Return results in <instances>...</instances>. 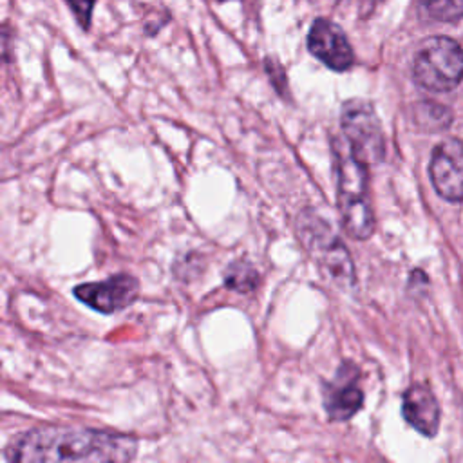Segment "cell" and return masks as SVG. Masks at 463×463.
<instances>
[{
	"mask_svg": "<svg viewBox=\"0 0 463 463\" xmlns=\"http://www.w3.org/2000/svg\"><path fill=\"white\" fill-rule=\"evenodd\" d=\"M136 450V439L125 434L52 425L36 427L13 438L4 458L16 463L128 461Z\"/></svg>",
	"mask_w": 463,
	"mask_h": 463,
	"instance_id": "obj_1",
	"label": "cell"
},
{
	"mask_svg": "<svg viewBox=\"0 0 463 463\" xmlns=\"http://www.w3.org/2000/svg\"><path fill=\"white\" fill-rule=\"evenodd\" d=\"M336 172V206L340 221L349 237L369 239L374 230V213L369 197L367 165L356 159L345 139L333 137Z\"/></svg>",
	"mask_w": 463,
	"mask_h": 463,
	"instance_id": "obj_2",
	"label": "cell"
},
{
	"mask_svg": "<svg viewBox=\"0 0 463 463\" xmlns=\"http://www.w3.org/2000/svg\"><path fill=\"white\" fill-rule=\"evenodd\" d=\"M412 76L427 90H452L463 80V49L445 36L427 40L414 58Z\"/></svg>",
	"mask_w": 463,
	"mask_h": 463,
	"instance_id": "obj_3",
	"label": "cell"
},
{
	"mask_svg": "<svg viewBox=\"0 0 463 463\" xmlns=\"http://www.w3.org/2000/svg\"><path fill=\"white\" fill-rule=\"evenodd\" d=\"M340 127L344 139L356 159L367 166L383 159V134L371 103L364 99L345 101L340 112Z\"/></svg>",
	"mask_w": 463,
	"mask_h": 463,
	"instance_id": "obj_4",
	"label": "cell"
},
{
	"mask_svg": "<svg viewBox=\"0 0 463 463\" xmlns=\"http://www.w3.org/2000/svg\"><path fill=\"white\" fill-rule=\"evenodd\" d=\"M298 233L336 284L349 288L354 282V266L349 251L320 217L315 215V219H309L307 212L302 213Z\"/></svg>",
	"mask_w": 463,
	"mask_h": 463,
	"instance_id": "obj_5",
	"label": "cell"
},
{
	"mask_svg": "<svg viewBox=\"0 0 463 463\" xmlns=\"http://www.w3.org/2000/svg\"><path fill=\"white\" fill-rule=\"evenodd\" d=\"M72 293L90 309L110 315L128 307L139 297V280L130 273H118L105 280L78 284Z\"/></svg>",
	"mask_w": 463,
	"mask_h": 463,
	"instance_id": "obj_6",
	"label": "cell"
},
{
	"mask_svg": "<svg viewBox=\"0 0 463 463\" xmlns=\"http://www.w3.org/2000/svg\"><path fill=\"white\" fill-rule=\"evenodd\" d=\"M324 409L333 421H347L351 420L364 403V391L360 387V369L344 362L335 376L324 385L322 391Z\"/></svg>",
	"mask_w": 463,
	"mask_h": 463,
	"instance_id": "obj_7",
	"label": "cell"
},
{
	"mask_svg": "<svg viewBox=\"0 0 463 463\" xmlns=\"http://www.w3.org/2000/svg\"><path fill=\"white\" fill-rule=\"evenodd\" d=\"M430 181L447 201L463 199V139L441 141L430 157Z\"/></svg>",
	"mask_w": 463,
	"mask_h": 463,
	"instance_id": "obj_8",
	"label": "cell"
},
{
	"mask_svg": "<svg viewBox=\"0 0 463 463\" xmlns=\"http://www.w3.org/2000/svg\"><path fill=\"white\" fill-rule=\"evenodd\" d=\"M307 49L324 65L338 72L347 71L354 61L353 47L344 31L326 18L313 22L307 34Z\"/></svg>",
	"mask_w": 463,
	"mask_h": 463,
	"instance_id": "obj_9",
	"label": "cell"
},
{
	"mask_svg": "<svg viewBox=\"0 0 463 463\" xmlns=\"http://www.w3.org/2000/svg\"><path fill=\"white\" fill-rule=\"evenodd\" d=\"M402 414L423 436H434L439 425V407L425 383H412L403 392Z\"/></svg>",
	"mask_w": 463,
	"mask_h": 463,
	"instance_id": "obj_10",
	"label": "cell"
},
{
	"mask_svg": "<svg viewBox=\"0 0 463 463\" xmlns=\"http://www.w3.org/2000/svg\"><path fill=\"white\" fill-rule=\"evenodd\" d=\"M259 273L257 269L246 262V260H237L232 262L226 271H224V284L239 293L253 291L259 286Z\"/></svg>",
	"mask_w": 463,
	"mask_h": 463,
	"instance_id": "obj_11",
	"label": "cell"
},
{
	"mask_svg": "<svg viewBox=\"0 0 463 463\" xmlns=\"http://www.w3.org/2000/svg\"><path fill=\"white\" fill-rule=\"evenodd\" d=\"M423 16L434 22H456L463 18V0H420Z\"/></svg>",
	"mask_w": 463,
	"mask_h": 463,
	"instance_id": "obj_12",
	"label": "cell"
},
{
	"mask_svg": "<svg viewBox=\"0 0 463 463\" xmlns=\"http://www.w3.org/2000/svg\"><path fill=\"white\" fill-rule=\"evenodd\" d=\"M94 2L96 0H67V4L71 5L76 20L80 22V25L83 29H89V25H90V14H92Z\"/></svg>",
	"mask_w": 463,
	"mask_h": 463,
	"instance_id": "obj_13",
	"label": "cell"
}]
</instances>
